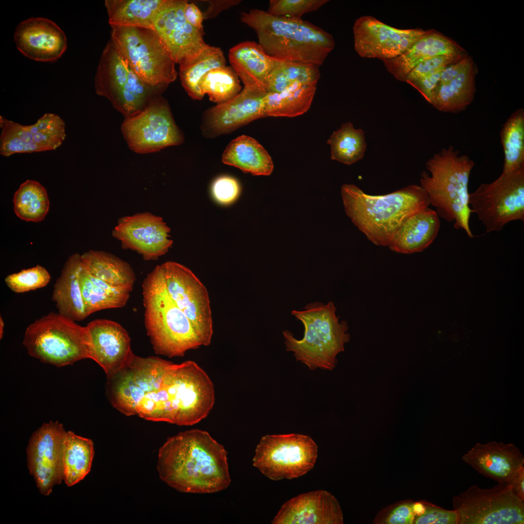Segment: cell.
Listing matches in <instances>:
<instances>
[{
  "label": "cell",
  "instance_id": "484cf974",
  "mask_svg": "<svg viewBox=\"0 0 524 524\" xmlns=\"http://www.w3.org/2000/svg\"><path fill=\"white\" fill-rule=\"evenodd\" d=\"M461 459L479 474L498 483L507 484L524 467V457L518 447L495 441L476 443Z\"/></svg>",
  "mask_w": 524,
  "mask_h": 524
},
{
  "label": "cell",
  "instance_id": "30bf717a",
  "mask_svg": "<svg viewBox=\"0 0 524 524\" xmlns=\"http://www.w3.org/2000/svg\"><path fill=\"white\" fill-rule=\"evenodd\" d=\"M94 81L96 93L125 117L141 112L163 89L143 82L110 40L102 53Z\"/></svg>",
  "mask_w": 524,
  "mask_h": 524
},
{
  "label": "cell",
  "instance_id": "681fc988",
  "mask_svg": "<svg viewBox=\"0 0 524 524\" xmlns=\"http://www.w3.org/2000/svg\"><path fill=\"white\" fill-rule=\"evenodd\" d=\"M442 71L420 78L408 80L406 82L418 90L430 103L434 91L440 82Z\"/></svg>",
  "mask_w": 524,
  "mask_h": 524
},
{
  "label": "cell",
  "instance_id": "4316f807",
  "mask_svg": "<svg viewBox=\"0 0 524 524\" xmlns=\"http://www.w3.org/2000/svg\"><path fill=\"white\" fill-rule=\"evenodd\" d=\"M465 55L467 54L465 50L455 41L430 30L402 55L382 61L396 80L405 82L409 72L423 61L440 55Z\"/></svg>",
  "mask_w": 524,
  "mask_h": 524
},
{
  "label": "cell",
  "instance_id": "ba28073f",
  "mask_svg": "<svg viewBox=\"0 0 524 524\" xmlns=\"http://www.w3.org/2000/svg\"><path fill=\"white\" fill-rule=\"evenodd\" d=\"M23 344L30 356L57 366L89 358L86 327L59 313L50 312L30 324Z\"/></svg>",
  "mask_w": 524,
  "mask_h": 524
},
{
  "label": "cell",
  "instance_id": "d4e9b609",
  "mask_svg": "<svg viewBox=\"0 0 524 524\" xmlns=\"http://www.w3.org/2000/svg\"><path fill=\"white\" fill-rule=\"evenodd\" d=\"M273 524H343L342 510L331 493L318 490L298 495L285 502Z\"/></svg>",
  "mask_w": 524,
  "mask_h": 524
},
{
  "label": "cell",
  "instance_id": "2e32d148",
  "mask_svg": "<svg viewBox=\"0 0 524 524\" xmlns=\"http://www.w3.org/2000/svg\"><path fill=\"white\" fill-rule=\"evenodd\" d=\"M121 131L130 149L139 154L154 152L183 141L168 103L157 97L138 114L125 117Z\"/></svg>",
  "mask_w": 524,
  "mask_h": 524
},
{
  "label": "cell",
  "instance_id": "4dcf8cb0",
  "mask_svg": "<svg viewBox=\"0 0 524 524\" xmlns=\"http://www.w3.org/2000/svg\"><path fill=\"white\" fill-rule=\"evenodd\" d=\"M222 161L253 175L268 176L273 170L271 157L255 139L242 135L232 140L226 147Z\"/></svg>",
  "mask_w": 524,
  "mask_h": 524
},
{
  "label": "cell",
  "instance_id": "5b68a950",
  "mask_svg": "<svg viewBox=\"0 0 524 524\" xmlns=\"http://www.w3.org/2000/svg\"><path fill=\"white\" fill-rule=\"evenodd\" d=\"M332 301L306 304L302 310H293L291 314L304 328L301 339L295 338L288 330L283 331L286 350L293 353L296 360L311 370L318 368L332 370L338 355L344 351L350 336L345 320L340 321Z\"/></svg>",
  "mask_w": 524,
  "mask_h": 524
},
{
  "label": "cell",
  "instance_id": "f546056e",
  "mask_svg": "<svg viewBox=\"0 0 524 524\" xmlns=\"http://www.w3.org/2000/svg\"><path fill=\"white\" fill-rule=\"evenodd\" d=\"M82 265L81 255L78 253L68 258L54 284L52 295L59 313L74 321L82 320L88 316L80 280Z\"/></svg>",
  "mask_w": 524,
  "mask_h": 524
},
{
  "label": "cell",
  "instance_id": "1f68e13d",
  "mask_svg": "<svg viewBox=\"0 0 524 524\" xmlns=\"http://www.w3.org/2000/svg\"><path fill=\"white\" fill-rule=\"evenodd\" d=\"M475 70L472 61L455 77L439 82L430 103L443 112L457 113L464 110L474 99L475 92Z\"/></svg>",
  "mask_w": 524,
  "mask_h": 524
},
{
  "label": "cell",
  "instance_id": "52a82bcc",
  "mask_svg": "<svg viewBox=\"0 0 524 524\" xmlns=\"http://www.w3.org/2000/svg\"><path fill=\"white\" fill-rule=\"evenodd\" d=\"M145 324L154 351L181 357L203 345L189 319L167 293L154 269L142 284Z\"/></svg>",
  "mask_w": 524,
  "mask_h": 524
},
{
  "label": "cell",
  "instance_id": "9a60e30c",
  "mask_svg": "<svg viewBox=\"0 0 524 524\" xmlns=\"http://www.w3.org/2000/svg\"><path fill=\"white\" fill-rule=\"evenodd\" d=\"M171 362L134 355L123 368L107 376V393L112 405L125 415H135L137 404L145 395L159 388Z\"/></svg>",
  "mask_w": 524,
  "mask_h": 524
},
{
  "label": "cell",
  "instance_id": "c3c4849f",
  "mask_svg": "<svg viewBox=\"0 0 524 524\" xmlns=\"http://www.w3.org/2000/svg\"><path fill=\"white\" fill-rule=\"evenodd\" d=\"M414 522L416 524H458V518L454 509L428 506L426 507V512L418 516Z\"/></svg>",
  "mask_w": 524,
  "mask_h": 524
},
{
  "label": "cell",
  "instance_id": "816d5d0a",
  "mask_svg": "<svg viewBox=\"0 0 524 524\" xmlns=\"http://www.w3.org/2000/svg\"><path fill=\"white\" fill-rule=\"evenodd\" d=\"M208 3L206 11L203 13L204 19L213 18L221 12L239 4L240 0H204Z\"/></svg>",
  "mask_w": 524,
  "mask_h": 524
},
{
  "label": "cell",
  "instance_id": "ee69618b",
  "mask_svg": "<svg viewBox=\"0 0 524 524\" xmlns=\"http://www.w3.org/2000/svg\"><path fill=\"white\" fill-rule=\"evenodd\" d=\"M50 280L49 272L44 267L38 265L8 275L5 282L13 292L21 293L44 287Z\"/></svg>",
  "mask_w": 524,
  "mask_h": 524
},
{
  "label": "cell",
  "instance_id": "9c48e42d",
  "mask_svg": "<svg viewBox=\"0 0 524 524\" xmlns=\"http://www.w3.org/2000/svg\"><path fill=\"white\" fill-rule=\"evenodd\" d=\"M111 28L110 41L143 82L164 89L175 81L176 64L155 30L123 26Z\"/></svg>",
  "mask_w": 524,
  "mask_h": 524
},
{
  "label": "cell",
  "instance_id": "7bdbcfd3",
  "mask_svg": "<svg viewBox=\"0 0 524 524\" xmlns=\"http://www.w3.org/2000/svg\"><path fill=\"white\" fill-rule=\"evenodd\" d=\"M199 87L204 95L217 104L233 98L242 91L238 76L231 66H223L209 71L201 79Z\"/></svg>",
  "mask_w": 524,
  "mask_h": 524
},
{
  "label": "cell",
  "instance_id": "d6a6232c",
  "mask_svg": "<svg viewBox=\"0 0 524 524\" xmlns=\"http://www.w3.org/2000/svg\"><path fill=\"white\" fill-rule=\"evenodd\" d=\"M166 0H106L111 26L154 30V21Z\"/></svg>",
  "mask_w": 524,
  "mask_h": 524
},
{
  "label": "cell",
  "instance_id": "8992f818",
  "mask_svg": "<svg viewBox=\"0 0 524 524\" xmlns=\"http://www.w3.org/2000/svg\"><path fill=\"white\" fill-rule=\"evenodd\" d=\"M474 165L467 155H460L449 146L428 160V172L423 171L420 178V186L427 193L438 215L448 222L455 221V228L463 229L470 238L474 235L469 226L472 212L469 204L468 183Z\"/></svg>",
  "mask_w": 524,
  "mask_h": 524
},
{
  "label": "cell",
  "instance_id": "6da1fadb",
  "mask_svg": "<svg viewBox=\"0 0 524 524\" xmlns=\"http://www.w3.org/2000/svg\"><path fill=\"white\" fill-rule=\"evenodd\" d=\"M227 454L206 431L180 432L169 438L159 450V475L182 492L216 493L230 484Z\"/></svg>",
  "mask_w": 524,
  "mask_h": 524
},
{
  "label": "cell",
  "instance_id": "83f0119b",
  "mask_svg": "<svg viewBox=\"0 0 524 524\" xmlns=\"http://www.w3.org/2000/svg\"><path fill=\"white\" fill-rule=\"evenodd\" d=\"M440 227L438 213L428 207L409 216L397 230L388 247L402 254L421 252L435 240Z\"/></svg>",
  "mask_w": 524,
  "mask_h": 524
},
{
  "label": "cell",
  "instance_id": "e0dca14e",
  "mask_svg": "<svg viewBox=\"0 0 524 524\" xmlns=\"http://www.w3.org/2000/svg\"><path fill=\"white\" fill-rule=\"evenodd\" d=\"M66 432L62 424H43L31 436L27 446L28 467L40 492L49 495L63 480V452Z\"/></svg>",
  "mask_w": 524,
  "mask_h": 524
},
{
  "label": "cell",
  "instance_id": "9f6ffc18",
  "mask_svg": "<svg viewBox=\"0 0 524 524\" xmlns=\"http://www.w3.org/2000/svg\"><path fill=\"white\" fill-rule=\"evenodd\" d=\"M4 322L1 316L0 317V338H2L3 333Z\"/></svg>",
  "mask_w": 524,
  "mask_h": 524
},
{
  "label": "cell",
  "instance_id": "ac0fdd59",
  "mask_svg": "<svg viewBox=\"0 0 524 524\" xmlns=\"http://www.w3.org/2000/svg\"><path fill=\"white\" fill-rule=\"evenodd\" d=\"M0 154L4 157L55 150L66 137L64 121L53 113L44 114L30 125H23L0 115Z\"/></svg>",
  "mask_w": 524,
  "mask_h": 524
},
{
  "label": "cell",
  "instance_id": "ab89813d",
  "mask_svg": "<svg viewBox=\"0 0 524 524\" xmlns=\"http://www.w3.org/2000/svg\"><path fill=\"white\" fill-rule=\"evenodd\" d=\"M319 66L308 63L276 60L265 83L266 92H279L295 83H317Z\"/></svg>",
  "mask_w": 524,
  "mask_h": 524
},
{
  "label": "cell",
  "instance_id": "f907efd6",
  "mask_svg": "<svg viewBox=\"0 0 524 524\" xmlns=\"http://www.w3.org/2000/svg\"><path fill=\"white\" fill-rule=\"evenodd\" d=\"M415 516L412 504H404L393 510L387 517L386 523L389 524H413Z\"/></svg>",
  "mask_w": 524,
  "mask_h": 524
},
{
  "label": "cell",
  "instance_id": "277c9868",
  "mask_svg": "<svg viewBox=\"0 0 524 524\" xmlns=\"http://www.w3.org/2000/svg\"><path fill=\"white\" fill-rule=\"evenodd\" d=\"M240 19L255 31L265 53L277 60L319 66L335 46L330 33L301 18L274 16L253 9L242 13Z\"/></svg>",
  "mask_w": 524,
  "mask_h": 524
},
{
  "label": "cell",
  "instance_id": "44dd1931",
  "mask_svg": "<svg viewBox=\"0 0 524 524\" xmlns=\"http://www.w3.org/2000/svg\"><path fill=\"white\" fill-rule=\"evenodd\" d=\"M169 232L161 217L145 213L121 218L112 233L123 248L136 251L145 260H150L168 251L173 243Z\"/></svg>",
  "mask_w": 524,
  "mask_h": 524
},
{
  "label": "cell",
  "instance_id": "7dc6e473",
  "mask_svg": "<svg viewBox=\"0 0 524 524\" xmlns=\"http://www.w3.org/2000/svg\"><path fill=\"white\" fill-rule=\"evenodd\" d=\"M240 193L238 181L230 176H223L214 180L212 185L213 198L222 204H229L234 201Z\"/></svg>",
  "mask_w": 524,
  "mask_h": 524
},
{
  "label": "cell",
  "instance_id": "7c38bea8",
  "mask_svg": "<svg viewBox=\"0 0 524 524\" xmlns=\"http://www.w3.org/2000/svg\"><path fill=\"white\" fill-rule=\"evenodd\" d=\"M469 204L487 232L501 231L508 222L524 221V166L502 173L494 181L482 183L469 194Z\"/></svg>",
  "mask_w": 524,
  "mask_h": 524
},
{
  "label": "cell",
  "instance_id": "db71d44e",
  "mask_svg": "<svg viewBox=\"0 0 524 524\" xmlns=\"http://www.w3.org/2000/svg\"><path fill=\"white\" fill-rule=\"evenodd\" d=\"M507 485L518 497L524 501V467L518 471Z\"/></svg>",
  "mask_w": 524,
  "mask_h": 524
},
{
  "label": "cell",
  "instance_id": "d590c367",
  "mask_svg": "<svg viewBox=\"0 0 524 524\" xmlns=\"http://www.w3.org/2000/svg\"><path fill=\"white\" fill-rule=\"evenodd\" d=\"M94 455L92 441L66 432L63 452V480L68 487L82 480L90 472Z\"/></svg>",
  "mask_w": 524,
  "mask_h": 524
},
{
  "label": "cell",
  "instance_id": "ffe728a7",
  "mask_svg": "<svg viewBox=\"0 0 524 524\" xmlns=\"http://www.w3.org/2000/svg\"><path fill=\"white\" fill-rule=\"evenodd\" d=\"M185 0H166L154 21V30L165 43L179 68L195 60L208 46L203 30L191 25L183 13Z\"/></svg>",
  "mask_w": 524,
  "mask_h": 524
},
{
  "label": "cell",
  "instance_id": "e575fe53",
  "mask_svg": "<svg viewBox=\"0 0 524 524\" xmlns=\"http://www.w3.org/2000/svg\"><path fill=\"white\" fill-rule=\"evenodd\" d=\"M317 83H295L279 92L266 93L263 98L266 116L295 117L310 108Z\"/></svg>",
  "mask_w": 524,
  "mask_h": 524
},
{
  "label": "cell",
  "instance_id": "74e56055",
  "mask_svg": "<svg viewBox=\"0 0 524 524\" xmlns=\"http://www.w3.org/2000/svg\"><path fill=\"white\" fill-rule=\"evenodd\" d=\"M226 60L222 49L209 45L192 62L179 68L181 85L194 99L201 100L204 95L199 87L202 78L211 70L225 66Z\"/></svg>",
  "mask_w": 524,
  "mask_h": 524
},
{
  "label": "cell",
  "instance_id": "603a6c76",
  "mask_svg": "<svg viewBox=\"0 0 524 524\" xmlns=\"http://www.w3.org/2000/svg\"><path fill=\"white\" fill-rule=\"evenodd\" d=\"M86 327L89 359L101 367L107 376L119 370L133 358L129 335L118 323L96 319Z\"/></svg>",
  "mask_w": 524,
  "mask_h": 524
},
{
  "label": "cell",
  "instance_id": "7402d4cb",
  "mask_svg": "<svg viewBox=\"0 0 524 524\" xmlns=\"http://www.w3.org/2000/svg\"><path fill=\"white\" fill-rule=\"evenodd\" d=\"M266 94L264 90L244 86L232 99L210 108L203 115V134L215 137L265 117L263 98Z\"/></svg>",
  "mask_w": 524,
  "mask_h": 524
},
{
  "label": "cell",
  "instance_id": "836d02e7",
  "mask_svg": "<svg viewBox=\"0 0 524 524\" xmlns=\"http://www.w3.org/2000/svg\"><path fill=\"white\" fill-rule=\"evenodd\" d=\"M83 267L93 276L108 284L129 291L135 276L130 265L117 257L101 251L89 250L81 255Z\"/></svg>",
  "mask_w": 524,
  "mask_h": 524
},
{
  "label": "cell",
  "instance_id": "f35d334b",
  "mask_svg": "<svg viewBox=\"0 0 524 524\" xmlns=\"http://www.w3.org/2000/svg\"><path fill=\"white\" fill-rule=\"evenodd\" d=\"M504 153L502 173L515 171L524 166V110L513 113L503 126L500 133Z\"/></svg>",
  "mask_w": 524,
  "mask_h": 524
},
{
  "label": "cell",
  "instance_id": "b9f144b4",
  "mask_svg": "<svg viewBox=\"0 0 524 524\" xmlns=\"http://www.w3.org/2000/svg\"><path fill=\"white\" fill-rule=\"evenodd\" d=\"M330 148V158L350 165L361 159L366 143L362 130L356 129L351 122L343 124L333 132L327 141Z\"/></svg>",
  "mask_w": 524,
  "mask_h": 524
},
{
  "label": "cell",
  "instance_id": "f6af8a7d",
  "mask_svg": "<svg viewBox=\"0 0 524 524\" xmlns=\"http://www.w3.org/2000/svg\"><path fill=\"white\" fill-rule=\"evenodd\" d=\"M328 1L327 0H271L267 12L274 16L301 18L304 14L318 10Z\"/></svg>",
  "mask_w": 524,
  "mask_h": 524
},
{
  "label": "cell",
  "instance_id": "f5cc1de1",
  "mask_svg": "<svg viewBox=\"0 0 524 524\" xmlns=\"http://www.w3.org/2000/svg\"><path fill=\"white\" fill-rule=\"evenodd\" d=\"M183 13L186 20L195 28L203 30V13L194 2H188L187 0L183 9Z\"/></svg>",
  "mask_w": 524,
  "mask_h": 524
},
{
  "label": "cell",
  "instance_id": "3957f363",
  "mask_svg": "<svg viewBox=\"0 0 524 524\" xmlns=\"http://www.w3.org/2000/svg\"><path fill=\"white\" fill-rule=\"evenodd\" d=\"M341 195L346 214L373 244L388 246L411 215L428 207L429 196L421 186L410 185L383 195H371L353 184H344Z\"/></svg>",
  "mask_w": 524,
  "mask_h": 524
},
{
  "label": "cell",
  "instance_id": "8fae6325",
  "mask_svg": "<svg viewBox=\"0 0 524 524\" xmlns=\"http://www.w3.org/2000/svg\"><path fill=\"white\" fill-rule=\"evenodd\" d=\"M317 455V445L309 436L267 435L256 447L253 465L272 480L291 479L311 470Z\"/></svg>",
  "mask_w": 524,
  "mask_h": 524
},
{
  "label": "cell",
  "instance_id": "f1b7e54d",
  "mask_svg": "<svg viewBox=\"0 0 524 524\" xmlns=\"http://www.w3.org/2000/svg\"><path fill=\"white\" fill-rule=\"evenodd\" d=\"M229 59L244 86L266 92V82L276 59L267 55L258 43L250 41L240 43L229 50Z\"/></svg>",
  "mask_w": 524,
  "mask_h": 524
},
{
  "label": "cell",
  "instance_id": "4fadbf2b",
  "mask_svg": "<svg viewBox=\"0 0 524 524\" xmlns=\"http://www.w3.org/2000/svg\"><path fill=\"white\" fill-rule=\"evenodd\" d=\"M458 524H524V501L506 484L491 488L472 485L453 496Z\"/></svg>",
  "mask_w": 524,
  "mask_h": 524
},
{
  "label": "cell",
  "instance_id": "11a10c76",
  "mask_svg": "<svg viewBox=\"0 0 524 524\" xmlns=\"http://www.w3.org/2000/svg\"><path fill=\"white\" fill-rule=\"evenodd\" d=\"M412 509L418 516L423 515L426 510V506L423 503L416 502L412 504Z\"/></svg>",
  "mask_w": 524,
  "mask_h": 524
},
{
  "label": "cell",
  "instance_id": "7a4b0ae2",
  "mask_svg": "<svg viewBox=\"0 0 524 524\" xmlns=\"http://www.w3.org/2000/svg\"><path fill=\"white\" fill-rule=\"evenodd\" d=\"M214 403L213 383L191 360L171 362L158 389L145 395L135 415L147 420L191 426L206 417Z\"/></svg>",
  "mask_w": 524,
  "mask_h": 524
},
{
  "label": "cell",
  "instance_id": "60d3db41",
  "mask_svg": "<svg viewBox=\"0 0 524 524\" xmlns=\"http://www.w3.org/2000/svg\"><path fill=\"white\" fill-rule=\"evenodd\" d=\"M14 210L18 217L26 221L38 222L48 213L49 201L47 191L39 182L27 180L15 192Z\"/></svg>",
  "mask_w": 524,
  "mask_h": 524
},
{
  "label": "cell",
  "instance_id": "5bb4252c",
  "mask_svg": "<svg viewBox=\"0 0 524 524\" xmlns=\"http://www.w3.org/2000/svg\"><path fill=\"white\" fill-rule=\"evenodd\" d=\"M169 295L184 313L200 337L209 345L213 334V322L208 291L187 267L167 262L154 268Z\"/></svg>",
  "mask_w": 524,
  "mask_h": 524
},
{
  "label": "cell",
  "instance_id": "8d00e7d4",
  "mask_svg": "<svg viewBox=\"0 0 524 524\" xmlns=\"http://www.w3.org/2000/svg\"><path fill=\"white\" fill-rule=\"evenodd\" d=\"M80 280L88 316L102 310L123 307L129 299V291L114 287L92 276L82 263Z\"/></svg>",
  "mask_w": 524,
  "mask_h": 524
},
{
  "label": "cell",
  "instance_id": "cb8c5ba5",
  "mask_svg": "<svg viewBox=\"0 0 524 524\" xmlns=\"http://www.w3.org/2000/svg\"><path fill=\"white\" fill-rule=\"evenodd\" d=\"M14 39L24 55L39 62L55 61L67 48L64 32L53 21L43 17H31L21 22Z\"/></svg>",
  "mask_w": 524,
  "mask_h": 524
},
{
  "label": "cell",
  "instance_id": "bcb514c9",
  "mask_svg": "<svg viewBox=\"0 0 524 524\" xmlns=\"http://www.w3.org/2000/svg\"><path fill=\"white\" fill-rule=\"evenodd\" d=\"M465 55H440L423 61L418 64L408 75L405 82L424 77L442 71L451 64Z\"/></svg>",
  "mask_w": 524,
  "mask_h": 524
},
{
  "label": "cell",
  "instance_id": "d6986e66",
  "mask_svg": "<svg viewBox=\"0 0 524 524\" xmlns=\"http://www.w3.org/2000/svg\"><path fill=\"white\" fill-rule=\"evenodd\" d=\"M354 48L360 56L381 60L396 58L409 49L428 31L421 29H400L374 17L362 16L353 27Z\"/></svg>",
  "mask_w": 524,
  "mask_h": 524
}]
</instances>
